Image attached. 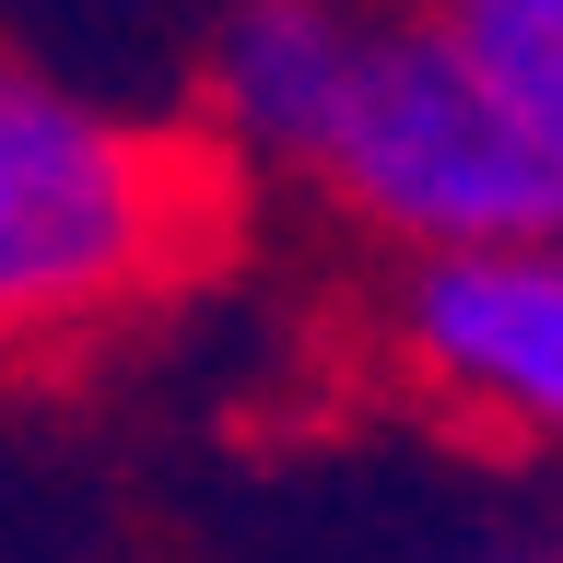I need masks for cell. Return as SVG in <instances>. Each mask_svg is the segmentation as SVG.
Masks as SVG:
<instances>
[{
    "label": "cell",
    "instance_id": "cell-4",
    "mask_svg": "<svg viewBox=\"0 0 563 563\" xmlns=\"http://www.w3.org/2000/svg\"><path fill=\"white\" fill-rule=\"evenodd\" d=\"M434 35L482 70V95L505 106V130L540 153L563 200V0H422Z\"/></svg>",
    "mask_w": 563,
    "mask_h": 563
},
{
    "label": "cell",
    "instance_id": "cell-3",
    "mask_svg": "<svg viewBox=\"0 0 563 563\" xmlns=\"http://www.w3.org/2000/svg\"><path fill=\"white\" fill-rule=\"evenodd\" d=\"M376 352L446 422L505 434L528 457H563V235L387 271Z\"/></svg>",
    "mask_w": 563,
    "mask_h": 563
},
{
    "label": "cell",
    "instance_id": "cell-1",
    "mask_svg": "<svg viewBox=\"0 0 563 563\" xmlns=\"http://www.w3.org/2000/svg\"><path fill=\"white\" fill-rule=\"evenodd\" d=\"M258 176L306 188L341 235L376 246L387 271L517 246V235H563V200L540 176V153L505 130V106L434 35L422 0H352L317 95L294 106V130L271 141Z\"/></svg>",
    "mask_w": 563,
    "mask_h": 563
},
{
    "label": "cell",
    "instance_id": "cell-2",
    "mask_svg": "<svg viewBox=\"0 0 563 563\" xmlns=\"http://www.w3.org/2000/svg\"><path fill=\"white\" fill-rule=\"evenodd\" d=\"M211 223V153L0 47V352L153 306Z\"/></svg>",
    "mask_w": 563,
    "mask_h": 563
}]
</instances>
